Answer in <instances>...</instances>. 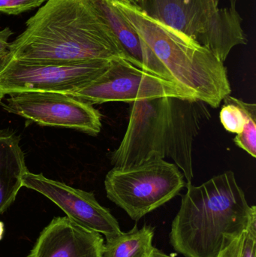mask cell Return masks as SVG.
Returning <instances> with one entry per match:
<instances>
[{
    "label": "cell",
    "instance_id": "obj_17",
    "mask_svg": "<svg viewBox=\"0 0 256 257\" xmlns=\"http://www.w3.org/2000/svg\"><path fill=\"white\" fill-rule=\"evenodd\" d=\"M234 143L239 148L256 157V117H252L248 120L241 133L237 134L234 139Z\"/></svg>",
    "mask_w": 256,
    "mask_h": 257
},
{
    "label": "cell",
    "instance_id": "obj_22",
    "mask_svg": "<svg viewBox=\"0 0 256 257\" xmlns=\"http://www.w3.org/2000/svg\"><path fill=\"white\" fill-rule=\"evenodd\" d=\"M117 1L127 3V4L133 5V6H136L138 3H141L142 0H117Z\"/></svg>",
    "mask_w": 256,
    "mask_h": 257
},
{
    "label": "cell",
    "instance_id": "obj_10",
    "mask_svg": "<svg viewBox=\"0 0 256 257\" xmlns=\"http://www.w3.org/2000/svg\"><path fill=\"white\" fill-rule=\"evenodd\" d=\"M23 186L52 201L77 224L99 232L105 238L122 232L117 219L109 209L99 203L93 193L74 188L29 170L23 177Z\"/></svg>",
    "mask_w": 256,
    "mask_h": 257
},
{
    "label": "cell",
    "instance_id": "obj_21",
    "mask_svg": "<svg viewBox=\"0 0 256 257\" xmlns=\"http://www.w3.org/2000/svg\"><path fill=\"white\" fill-rule=\"evenodd\" d=\"M149 257H171L170 256H168V254H166V253H164V252H162V250H159V249L156 248L155 247L154 250H153V253H151V255H150Z\"/></svg>",
    "mask_w": 256,
    "mask_h": 257
},
{
    "label": "cell",
    "instance_id": "obj_5",
    "mask_svg": "<svg viewBox=\"0 0 256 257\" xmlns=\"http://www.w3.org/2000/svg\"><path fill=\"white\" fill-rule=\"evenodd\" d=\"M219 9V0H142L137 8L154 21L187 36L225 62L233 48L247 38L236 7Z\"/></svg>",
    "mask_w": 256,
    "mask_h": 257
},
{
    "label": "cell",
    "instance_id": "obj_19",
    "mask_svg": "<svg viewBox=\"0 0 256 257\" xmlns=\"http://www.w3.org/2000/svg\"><path fill=\"white\" fill-rule=\"evenodd\" d=\"M13 32L9 27H6L0 30V62L9 54V48L10 42H9V38L12 36Z\"/></svg>",
    "mask_w": 256,
    "mask_h": 257
},
{
    "label": "cell",
    "instance_id": "obj_9",
    "mask_svg": "<svg viewBox=\"0 0 256 257\" xmlns=\"http://www.w3.org/2000/svg\"><path fill=\"white\" fill-rule=\"evenodd\" d=\"M0 105L7 112L39 126L72 128L93 136L102 130L99 111L92 104L66 93H17Z\"/></svg>",
    "mask_w": 256,
    "mask_h": 257
},
{
    "label": "cell",
    "instance_id": "obj_12",
    "mask_svg": "<svg viewBox=\"0 0 256 257\" xmlns=\"http://www.w3.org/2000/svg\"><path fill=\"white\" fill-rule=\"evenodd\" d=\"M93 2L111 28L124 60L141 70L172 82L166 68L112 1Z\"/></svg>",
    "mask_w": 256,
    "mask_h": 257
},
{
    "label": "cell",
    "instance_id": "obj_8",
    "mask_svg": "<svg viewBox=\"0 0 256 257\" xmlns=\"http://www.w3.org/2000/svg\"><path fill=\"white\" fill-rule=\"evenodd\" d=\"M68 95L92 105L109 102H133L164 96L195 99L174 83L141 70L122 58L111 60L105 72Z\"/></svg>",
    "mask_w": 256,
    "mask_h": 257
},
{
    "label": "cell",
    "instance_id": "obj_14",
    "mask_svg": "<svg viewBox=\"0 0 256 257\" xmlns=\"http://www.w3.org/2000/svg\"><path fill=\"white\" fill-rule=\"evenodd\" d=\"M154 229L149 225L106 238L102 257H149L155 249Z\"/></svg>",
    "mask_w": 256,
    "mask_h": 257
},
{
    "label": "cell",
    "instance_id": "obj_23",
    "mask_svg": "<svg viewBox=\"0 0 256 257\" xmlns=\"http://www.w3.org/2000/svg\"><path fill=\"white\" fill-rule=\"evenodd\" d=\"M5 232V226L4 223L3 222L0 221V241L3 239V235H4Z\"/></svg>",
    "mask_w": 256,
    "mask_h": 257
},
{
    "label": "cell",
    "instance_id": "obj_15",
    "mask_svg": "<svg viewBox=\"0 0 256 257\" xmlns=\"http://www.w3.org/2000/svg\"><path fill=\"white\" fill-rule=\"evenodd\" d=\"M223 105L219 113L221 123L227 131L231 133H241L248 120L256 117V105L247 103L233 96L224 98Z\"/></svg>",
    "mask_w": 256,
    "mask_h": 257
},
{
    "label": "cell",
    "instance_id": "obj_18",
    "mask_svg": "<svg viewBox=\"0 0 256 257\" xmlns=\"http://www.w3.org/2000/svg\"><path fill=\"white\" fill-rule=\"evenodd\" d=\"M48 0H0V13L18 15L40 7Z\"/></svg>",
    "mask_w": 256,
    "mask_h": 257
},
{
    "label": "cell",
    "instance_id": "obj_7",
    "mask_svg": "<svg viewBox=\"0 0 256 257\" xmlns=\"http://www.w3.org/2000/svg\"><path fill=\"white\" fill-rule=\"evenodd\" d=\"M110 63L111 60H92L75 64H39L5 57L0 62V100L27 92L68 94L91 82Z\"/></svg>",
    "mask_w": 256,
    "mask_h": 257
},
{
    "label": "cell",
    "instance_id": "obj_2",
    "mask_svg": "<svg viewBox=\"0 0 256 257\" xmlns=\"http://www.w3.org/2000/svg\"><path fill=\"white\" fill-rule=\"evenodd\" d=\"M129 123L111 155L114 167L129 168L151 160L170 158L186 184L193 178V142L211 117L209 105L176 96L131 102Z\"/></svg>",
    "mask_w": 256,
    "mask_h": 257
},
{
    "label": "cell",
    "instance_id": "obj_16",
    "mask_svg": "<svg viewBox=\"0 0 256 257\" xmlns=\"http://www.w3.org/2000/svg\"><path fill=\"white\" fill-rule=\"evenodd\" d=\"M256 211L239 240L237 257H256Z\"/></svg>",
    "mask_w": 256,
    "mask_h": 257
},
{
    "label": "cell",
    "instance_id": "obj_1",
    "mask_svg": "<svg viewBox=\"0 0 256 257\" xmlns=\"http://www.w3.org/2000/svg\"><path fill=\"white\" fill-rule=\"evenodd\" d=\"M6 57L54 65L124 59L93 0H48L11 42Z\"/></svg>",
    "mask_w": 256,
    "mask_h": 257
},
{
    "label": "cell",
    "instance_id": "obj_6",
    "mask_svg": "<svg viewBox=\"0 0 256 257\" xmlns=\"http://www.w3.org/2000/svg\"><path fill=\"white\" fill-rule=\"evenodd\" d=\"M186 184L178 167L160 159L114 167L105 179L107 197L136 222L174 199Z\"/></svg>",
    "mask_w": 256,
    "mask_h": 257
},
{
    "label": "cell",
    "instance_id": "obj_20",
    "mask_svg": "<svg viewBox=\"0 0 256 257\" xmlns=\"http://www.w3.org/2000/svg\"><path fill=\"white\" fill-rule=\"evenodd\" d=\"M240 235L232 240L228 245L225 246L216 257H237V248H238Z\"/></svg>",
    "mask_w": 256,
    "mask_h": 257
},
{
    "label": "cell",
    "instance_id": "obj_11",
    "mask_svg": "<svg viewBox=\"0 0 256 257\" xmlns=\"http://www.w3.org/2000/svg\"><path fill=\"white\" fill-rule=\"evenodd\" d=\"M102 235L67 217H54L37 238L28 257H102Z\"/></svg>",
    "mask_w": 256,
    "mask_h": 257
},
{
    "label": "cell",
    "instance_id": "obj_13",
    "mask_svg": "<svg viewBox=\"0 0 256 257\" xmlns=\"http://www.w3.org/2000/svg\"><path fill=\"white\" fill-rule=\"evenodd\" d=\"M27 170L19 136L11 130H0V215L15 202Z\"/></svg>",
    "mask_w": 256,
    "mask_h": 257
},
{
    "label": "cell",
    "instance_id": "obj_3",
    "mask_svg": "<svg viewBox=\"0 0 256 257\" xmlns=\"http://www.w3.org/2000/svg\"><path fill=\"white\" fill-rule=\"evenodd\" d=\"M186 186L171 223V246L184 257H216L243 233L256 207L248 204L231 171Z\"/></svg>",
    "mask_w": 256,
    "mask_h": 257
},
{
    "label": "cell",
    "instance_id": "obj_4",
    "mask_svg": "<svg viewBox=\"0 0 256 257\" xmlns=\"http://www.w3.org/2000/svg\"><path fill=\"white\" fill-rule=\"evenodd\" d=\"M111 1L153 50L174 84L211 108L220 106L231 92L223 62L187 36L144 15L137 6Z\"/></svg>",
    "mask_w": 256,
    "mask_h": 257
}]
</instances>
